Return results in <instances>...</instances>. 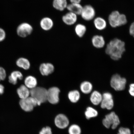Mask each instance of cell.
Instances as JSON below:
<instances>
[{
	"instance_id": "1",
	"label": "cell",
	"mask_w": 134,
	"mask_h": 134,
	"mask_svg": "<svg viewBox=\"0 0 134 134\" xmlns=\"http://www.w3.org/2000/svg\"><path fill=\"white\" fill-rule=\"evenodd\" d=\"M125 51L124 42L118 38H115L107 44L105 52L112 59L117 61L121 58Z\"/></svg>"
},
{
	"instance_id": "2",
	"label": "cell",
	"mask_w": 134,
	"mask_h": 134,
	"mask_svg": "<svg viewBox=\"0 0 134 134\" xmlns=\"http://www.w3.org/2000/svg\"><path fill=\"white\" fill-rule=\"evenodd\" d=\"M120 123L119 117L114 111L110 112L105 115L102 120V124L105 128L108 129L111 128L114 130L116 129Z\"/></svg>"
},
{
	"instance_id": "3",
	"label": "cell",
	"mask_w": 134,
	"mask_h": 134,
	"mask_svg": "<svg viewBox=\"0 0 134 134\" xmlns=\"http://www.w3.org/2000/svg\"><path fill=\"white\" fill-rule=\"evenodd\" d=\"M30 96L38 102L40 105L47 101V90L41 87H37L30 90Z\"/></svg>"
},
{
	"instance_id": "4",
	"label": "cell",
	"mask_w": 134,
	"mask_h": 134,
	"mask_svg": "<svg viewBox=\"0 0 134 134\" xmlns=\"http://www.w3.org/2000/svg\"><path fill=\"white\" fill-rule=\"evenodd\" d=\"M126 83V79L118 74L114 75L110 80V85L111 88L117 91L124 90Z\"/></svg>"
},
{
	"instance_id": "5",
	"label": "cell",
	"mask_w": 134,
	"mask_h": 134,
	"mask_svg": "<svg viewBox=\"0 0 134 134\" xmlns=\"http://www.w3.org/2000/svg\"><path fill=\"white\" fill-rule=\"evenodd\" d=\"M19 105L22 109L26 112H31L35 107L40 105L37 100L30 96L24 99H21Z\"/></svg>"
},
{
	"instance_id": "6",
	"label": "cell",
	"mask_w": 134,
	"mask_h": 134,
	"mask_svg": "<svg viewBox=\"0 0 134 134\" xmlns=\"http://www.w3.org/2000/svg\"><path fill=\"white\" fill-rule=\"evenodd\" d=\"M103 99L100 105V108L110 110L113 108L114 105V102L112 94L108 92H105L103 94Z\"/></svg>"
},
{
	"instance_id": "7",
	"label": "cell",
	"mask_w": 134,
	"mask_h": 134,
	"mask_svg": "<svg viewBox=\"0 0 134 134\" xmlns=\"http://www.w3.org/2000/svg\"><path fill=\"white\" fill-rule=\"evenodd\" d=\"M33 31V27L31 24L27 23H23L18 25L16 33L20 37L25 38L31 35Z\"/></svg>"
},
{
	"instance_id": "8",
	"label": "cell",
	"mask_w": 134,
	"mask_h": 134,
	"mask_svg": "<svg viewBox=\"0 0 134 134\" xmlns=\"http://www.w3.org/2000/svg\"><path fill=\"white\" fill-rule=\"evenodd\" d=\"M60 90L57 87H53L47 90V101L52 104H56L59 101Z\"/></svg>"
},
{
	"instance_id": "9",
	"label": "cell",
	"mask_w": 134,
	"mask_h": 134,
	"mask_svg": "<svg viewBox=\"0 0 134 134\" xmlns=\"http://www.w3.org/2000/svg\"><path fill=\"white\" fill-rule=\"evenodd\" d=\"M54 124L58 128L60 129H64L69 126V119L66 115L63 114H59L55 117Z\"/></svg>"
},
{
	"instance_id": "10",
	"label": "cell",
	"mask_w": 134,
	"mask_h": 134,
	"mask_svg": "<svg viewBox=\"0 0 134 134\" xmlns=\"http://www.w3.org/2000/svg\"><path fill=\"white\" fill-rule=\"evenodd\" d=\"M96 12L94 8L90 5H87L83 7L80 15L85 21H90L94 18Z\"/></svg>"
},
{
	"instance_id": "11",
	"label": "cell",
	"mask_w": 134,
	"mask_h": 134,
	"mask_svg": "<svg viewBox=\"0 0 134 134\" xmlns=\"http://www.w3.org/2000/svg\"><path fill=\"white\" fill-rule=\"evenodd\" d=\"M120 13L118 11H114L109 15L108 20L110 26L113 28L120 26Z\"/></svg>"
},
{
	"instance_id": "12",
	"label": "cell",
	"mask_w": 134,
	"mask_h": 134,
	"mask_svg": "<svg viewBox=\"0 0 134 134\" xmlns=\"http://www.w3.org/2000/svg\"><path fill=\"white\" fill-rule=\"evenodd\" d=\"M77 16L75 13L69 12L63 16L62 20L66 25L71 26L76 22L77 20Z\"/></svg>"
},
{
	"instance_id": "13",
	"label": "cell",
	"mask_w": 134,
	"mask_h": 134,
	"mask_svg": "<svg viewBox=\"0 0 134 134\" xmlns=\"http://www.w3.org/2000/svg\"><path fill=\"white\" fill-rule=\"evenodd\" d=\"M54 23L51 18L46 17L41 19L40 22V26L41 28L45 31H49L53 28Z\"/></svg>"
},
{
	"instance_id": "14",
	"label": "cell",
	"mask_w": 134,
	"mask_h": 134,
	"mask_svg": "<svg viewBox=\"0 0 134 134\" xmlns=\"http://www.w3.org/2000/svg\"><path fill=\"white\" fill-rule=\"evenodd\" d=\"M54 68L52 64L50 63H43L41 65L40 71L43 76H47L54 71Z\"/></svg>"
},
{
	"instance_id": "15",
	"label": "cell",
	"mask_w": 134,
	"mask_h": 134,
	"mask_svg": "<svg viewBox=\"0 0 134 134\" xmlns=\"http://www.w3.org/2000/svg\"><path fill=\"white\" fill-rule=\"evenodd\" d=\"M92 42L93 46L97 48H103L105 44L104 38L103 36L98 35H95L93 37Z\"/></svg>"
},
{
	"instance_id": "16",
	"label": "cell",
	"mask_w": 134,
	"mask_h": 134,
	"mask_svg": "<svg viewBox=\"0 0 134 134\" xmlns=\"http://www.w3.org/2000/svg\"><path fill=\"white\" fill-rule=\"evenodd\" d=\"M103 99V96L100 92L94 91L92 92L90 95V100L91 103L94 105H100Z\"/></svg>"
},
{
	"instance_id": "17",
	"label": "cell",
	"mask_w": 134,
	"mask_h": 134,
	"mask_svg": "<svg viewBox=\"0 0 134 134\" xmlns=\"http://www.w3.org/2000/svg\"><path fill=\"white\" fill-rule=\"evenodd\" d=\"M83 7L79 3H71L68 4L66 8L69 12L77 15L81 14Z\"/></svg>"
},
{
	"instance_id": "18",
	"label": "cell",
	"mask_w": 134,
	"mask_h": 134,
	"mask_svg": "<svg viewBox=\"0 0 134 134\" xmlns=\"http://www.w3.org/2000/svg\"><path fill=\"white\" fill-rule=\"evenodd\" d=\"M17 93L21 99H26L30 96V90L25 85H21L17 90Z\"/></svg>"
},
{
	"instance_id": "19",
	"label": "cell",
	"mask_w": 134,
	"mask_h": 134,
	"mask_svg": "<svg viewBox=\"0 0 134 134\" xmlns=\"http://www.w3.org/2000/svg\"><path fill=\"white\" fill-rule=\"evenodd\" d=\"M68 5L67 0H53V6L55 9L62 11L66 8Z\"/></svg>"
},
{
	"instance_id": "20",
	"label": "cell",
	"mask_w": 134,
	"mask_h": 134,
	"mask_svg": "<svg viewBox=\"0 0 134 134\" xmlns=\"http://www.w3.org/2000/svg\"><path fill=\"white\" fill-rule=\"evenodd\" d=\"M23 77V75L20 72L15 71L12 72L8 77L9 82L13 85H16L18 80H21Z\"/></svg>"
},
{
	"instance_id": "21",
	"label": "cell",
	"mask_w": 134,
	"mask_h": 134,
	"mask_svg": "<svg viewBox=\"0 0 134 134\" xmlns=\"http://www.w3.org/2000/svg\"><path fill=\"white\" fill-rule=\"evenodd\" d=\"M93 23L95 28L99 31H102L106 28L107 22L103 18L98 17L95 18Z\"/></svg>"
},
{
	"instance_id": "22",
	"label": "cell",
	"mask_w": 134,
	"mask_h": 134,
	"mask_svg": "<svg viewBox=\"0 0 134 134\" xmlns=\"http://www.w3.org/2000/svg\"><path fill=\"white\" fill-rule=\"evenodd\" d=\"M80 89L83 93L85 94H89L91 93L93 90V85L89 81H84L80 84Z\"/></svg>"
},
{
	"instance_id": "23",
	"label": "cell",
	"mask_w": 134,
	"mask_h": 134,
	"mask_svg": "<svg viewBox=\"0 0 134 134\" xmlns=\"http://www.w3.org/2000/svg\"><path fill=\"white\" fill-rule=\"evenodd\" d=\"M80 93L78 90H71L68 93V98L72 103H77L80 100Z\"/></svg>"
},
{
	"instance_id": "24",
	"label": "cell",
	"mask_w": 134,
	"mask_h": 134,
	"mask_svg": "<svg viewBox=\"0 0 134 134\" xmlns=\"http://www.w3.org/2000/svg\"><path fill=\"white\" fill-rule=\"evenodd\" d=\"M98 113L96 109L91 107H87L85 112V115L87 119L95 118L98 116Z\"/></svg>"
},
{
	"instance_id": "25",
	"label": "cell",
	"mask_w": 134,
	"mask_h": 134,
	"mask_svg": "<svg viewBox=\"0 0 134 134\" xmlns=\"http://www.w3.org/2000/svg\"><path fill=\"white\" fill-rule=\"evenodd\" d=\"M25 86L30 89H32L36 87L37 85V81L36 78L32 76L27 77L25 80Z\"/></svg>"
},
{
	"instance_id": "26",
	"label": "cell",
	"mask_w": 134,
	"mask_h": 134,
	"mask_svg": "<svg viewBox=\"0 0 134 134\" xmlns=\"http://www.w3.org/2000/svg\"><path fill=\"white\" fill-rule=\"evenodd\" d=\"M16 64L19 68L26 70L29 69L30 67V63L29 60L24 58H21L18 59L16 62Z\"/></svg>"
},
{
	"instance_id": "27",
	"label": "cell",
	"mask_w": 134,
	"mask_h": 134,
	"mask_svg": "<svg viewBox=\"0 0 134 134\" xmlns=\"http://www.w3.org/2000/svg\"><path fill=\"white\" fill-rule=\"evenodd\" d=\"M75 32L79 37H82L86 32L87 28L86 26L81 24H77L75 26Z\"/></svg>"
},
{
	"instance_id": "28",
	"label": "cell",
	"mask_w": 134,
	"mask_h": 134,
	"mask_svg": "<svg viewBox=\"0 0 134 134\" xmlns=\"http://www.w3.org/2000/svg\"><path fill=\"white\" fill-rule=\"evenodd\" d=\"M68 133L69 134H81V129L79 125L73 124L69 127Z\"/></svg>"
},
{
	"instance_id": "29",
	"label": "cell",
	"mask_w": 134,
	"mask_h": 134,
	"mask_svg": "<svg viewBox=\"0 0 134 134\" xmlns=\"http://www.w3.org/2000/svg\"><path fill=\"white\" fill-rule=\"evenodd\" d=\"M117 134H131V131L130 128L121 127L119 129Z\"/></svg>"
},
{
	"instance_id": "30",
	"label": "cell",
	"mask_w": 134,
	"mask_h": 134,
	"mask_svg": "<svg viewBox=\"0 0 134 134\" xmlns=\"http://www.w3.org/2000/svg\"><path fill=\"white\" fill-rule=\"evenodd\" d=\"M39 134H53L52 129L50 127H43L40 131Z\"/></svg>"
},
{
	"instance_id": "31",
	"label": "cell",
	"mask_w": 134,
	"mask_h": 134,
	"mask_svg": "<svg viewBox=\"0 0 134 134\" xmlns=\"http://www.w3.org/2000/svg\"><path fill=\"white\" fill-rule=\"evenodd\" d=\"M6 77L5 70L3 67L0 66V81L4 80Z\"/></svg>"
},
{
	"instance_id": "32",
	"label": "cell",
	"mask_w": 134,
	"mask_h": 134,
	"mask_svg": "<svg viewBox=\"0 0 134 134\" xmlns=\"http://www.w3.org/2000/svg\"><path fill=\"white\" fill-rule=\"evenodd\" d=\"M127 23V17L125 15L123 14H120V26L125 25Z\"/></svg>"
},
{
	"instance_id": "33",
	"label": "cell",
	"mask_w": 134,
	"mask_h": 134,
	"mask_svg": "<svg viewBox=\"0 0 134 134\" xmlns=\"http://www.w3.org/2000/svg\"><path fill=\"white\" fill-rule=\"evenodd\" d=\"M6 37V34L4 30L0 28V42H2L5 40Z\"/></svg>"
},
{
	"instance_id": "34",
	"label": "cell",
	"mask_w": 134,
	"mask_h": 134,
	"mask_svg": "<svg viewBox=\"0 0 134 134\" xmlns=\"http://www.w3.org/2000/svg\"><path fill=\"white\" fill-rule=\"evenodd\" d=\"M129 92L131 96L132 97H134V84L133 83L130 84V88L129 89Z\"/></svg>"
},
{
	"instance_id": "35",
	"label": "cell",
	"mask_w": 134,
	"mask_h": 134,
	"mask_svg": "<svg viewBox=\"0 0 134 134\" xmlns=\"http://www.w3.org/2000/svg\"><path fill=\"white\" fill-rule=\"evenodd\" d=\"M129 33L130 35L134 36V23H133L131 24L129 28Z\"/></svg>"
},
{
	"instance_id": "36",
	"label": "cell",
	"mask_w": 134,
	"mask_h": 134,
	"mask_svg": "<svg viewBox=\"0 0 134 134\" xmlns=\"http://www.w3.org/2000/svg\"><path fill=\"white\" fill-rule=\"evenodd\" d=\"M4 87L2 85L0 84V95L3 94L4 93Z\"/></svg>"
},
{
	"instance_id": "37",
	"label": "cell",
	"mask_w": 134,
	"mask_h": 134,
	"mask_svg": "<svg viewBox=\"0 0 134 134\" xmlns=\"http://www.w3.org/2000/svg\"><path fill=\"white\" fill-rule=\"evenodd\" d=\"M71 3H80L81 0H69Z\"/></svg>"
}]
</instances>
